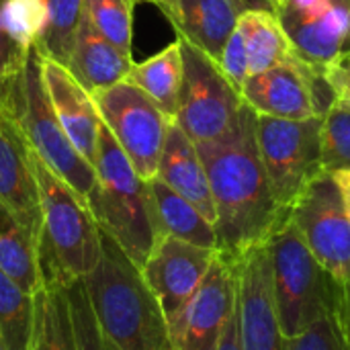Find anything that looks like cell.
Segmentation results:
<instances>
[{
	"label": "cell",
	"mask_w": 350,
	"mask_h": 350,
	"mask_svg": "<svg viewBox=\"0 0 350 350\" xmlns=\"http://www.w3.org/2000/svg\"><path fill=\"white\" fill-rule=\"evenodd\" d=\"M242 98L258 115L304 121L322 117L332 103V92L322 78V68L297 53L271 70L248 76Z\"/></svg>",
	"instance_id": "8fae6325"
},
{
	"label": "cell",
	"mask_w": 350,
	"mask_h": 350,
	"mask_svg": "<svg viewBox=\"0 0 350 350\" xmlns=\"http://www.w3.org/2000/svg\"><path fill=\"white\" fill-rule=\"evenodd\" d=\"M33 156L12 96L0 82V203L41 238L43 224Z\"/></svg>",
	"instance_id": "5bb4252c"
},
{
	"label": "cell",
	"mask_w": 350,
	"mask_h": 350,
	"mask_svg": "<svg viewBox=\"0 0 350 350\" xmlns=\"http://www.w3.org/2000/svg\"><path fill=\"white\" fill-rule=\"evenodd\" d=\"M183 49V86L178 94L176 125L195 142L221 137L236 121L244 98L221 68L189 41L176 37Z\"/></svg>",
	"instance_id": "ba28073f"
},
{
	"label": "cell",
	"mask_w": 350,
	"mask_h": 350,
	"mask_svg": "<svg viewBox=\"0 0 350 350\" xmlns=\"http://www.w3.org/2000/svg\"><path fill=\"white\" fill-rule=\"evenodd\" d=\"M0 82L12 96L23 131L37 158L86 201L96 185V170L78 154L62 129L43 88L41 55L35 47L29 51L23 70Z\"/></svg>",
	"instance_id": "8992f818"
},
{
	"label": "cell",
	"mask_w": 350,
	"mask_h": 350,
	"mask_svg": "<svg viewBox=\"0 0 350 350\" xmlns=\"http://www.w3.org/2000/svg\"><path fill=\"white\" fill-rule=\"evenodd\" d=\"M33 295L0 271V338L6 350H31Z\"/></svg>",
	"instance_id": "4316f807"
},
{
	"label": "cell",
	"mask_w": 350,
	"mask_h": 350,
	"mask_svg": "<svg viewBox=\"0 0 350 350\" xmlns=\"http://www.w3.org/2000/svg\"><path fill=\"white\" fill-rule=\"evenodd\" d=\"M285 350H349L338 318V308L320 318L301 334L285 338Z\"/></svg>",
	"instance_id": "1f68e13d"
},
{
	"label": "cell",
	"mask_w": 350,
	"mask_h": 350,
	"mask_svg": "<svg viewBox=\"0 0 350 350\" xmlns=\"http://www.w3.org/2000/svg\"><path fill=\"white\" fill-rule=\"evenodd\" d=\"M133 68V57L125 55L111 41H107L86 16H82L70 62L66 70L86 92H96L123 82Z\"/></svg>",
	"instance_id": "ffe728a7"
},
{
	"label": "cell",
	"mask_w": 350,
	"mask_h": 350,
	"mask_svg": "<svg viewBox=\"0 0 350 350\" xmlns=\"http://www.w3.org/2000/svg\"><path fill=\"white\" fill-rule=\"evenodd\" d=\"M277 14L295 51L318 68H324L350 45V10L347 6L332 2L330 10L320 16L285 6Z\"/></svg>",
	"instance_id": "ac0fdd59"
},
{
	"label": "cell",
	"mask_w": 350,
	"mask_h": 350,
	"mask_svg": "<svg viewBox=\"0 0 350 350\" xmlns=\"http://www.w3.org/2000/svg\"><path fill=\"white\" fill-rule=\"evenodd\" d=\"M236 27L244 39L250 76L271 70L297 55L275 10L240 12Z\"/></svg>",
	"instance_id": "7402d4cb"
},
{
	"label": "cell",
	"mask_w": 350,
	"mask_h": 350,
	"mask_svg": "<svg viewBox=\"0 0 350 350\" xmlns=\"http://www.w3.org/2000/svg\"><path fill=\"white\" fill-rule=\"evenodd\" d=\"M33 170L43 224L39 240L41 283L49 279L64 283L84 279L100 254V228L88 203L57 178L37 154L33 156Z\"/></svg>",
	"instance_id": "277c9868"
},
{
	"label": "cell",
	"mask_w": 350,
	"mask_h": 350,
	"mask_svg": "<svg viewBox=\"0 0 350 350\" xmlns=\"http://www.w3.org/2000/svg\"><path fill=\"white\" fill-rule=\"evenodd\" d=\"M271 2H273V0H271Z\"/></svg>",
	"instance_id": "f6af8a7d"
},
{
	"label": "cell",
	"mask_w": 350,
	"mask_h": 350,
	"mask_svg": "<svg viewBox=\"0 0 350 350\" xmlns=\"http://www.w3.org/2000/svg\"><path fill=\"white\" fill-rule=\"evenodd\" d=\"M217 252L219 250L201 248L172 236H162L142 267L144 277L166 318L168 332L197 293Z\"/></svg>",
	"instance_id": "9a60e30c"
},
{
	"label": "cell",
	"mask_w": 350,
	"mask_h": 350,
	"mask_svg": "<svg viewBox=\"0 0 350 350\" xmlns=\"http://www.w3.org/2000/svg\"><path fill=\"white\" fill-rule=\"evenodd\" d=\"M285 6H291V8H295L304 14H310V16H320V14L330 10L332 0H289Z\"/></svg>",
	"instance_id": "8d00e7d4"
},
{
	"label": "cell",
	"mask_w": 350,
	"mask_h": 350,
	"mask_svg": "<svg viewBox=\"0 0 350 350\" xmlns=\"http://www.w3.org/2000/svg\"><path fill=\"white\" fill-rule=\"evenodd\" d=\"M90 96L135 172L144 180L156 178L164 142L174 119L127 80L96 90Z\"/></svg>",
	"instance_id": "52a82bcc"
},
{
	"label": "cell",
	"mask_w": 350,
	"mask_h": 350,
	"mask_svg": "<svg viewBox=\"0 0 350 350\" xmlns=\"http://www.w3.org/2000/svg\"><path fill=\"white\" fill-rule=\"evenodd\" d=\"M150 195L154 203V213L162 236H172L176 240L217 250L215 226L185 197L174 193L160 178L148 180Z\"/></svg>",
	"instance_id": "44dd1931"
},
{
	"label": "cell",
	"mask_w": 350,
	"mask_h": 350,
	"mask_svg": "<svg viewBox=\"0 0 350 350\" xmlns=\"http://www.w3.org/2000/svg\"><path fill=\"white\" fill-rule=\"evenodd\" d=\"M27 55L29 51L23 49L2 27V21H0V80H6V78H12L16 76L25 62H27Z\"/></svg>",
	"instance_id": "e575fe53"
},
{
	"label": "cell",
	"mask_w": 350,
	"mask_h": 350,
	"mask_svg": "<svg viewBox=\"0 0 350 350\" xmlns=\"http://www.w3.org/2000/svg\"><path fill=\"white\" fill-rule=\"evenodd\" d=\"M334 178L340 187V193H342V199H345V207H347V215L350 219V168L349 170H338L334 172Z\"/></svg>",
	"instance_id": "ab89813d"
},
{
	"label": "cell",
	"mask_w": 350,
	"mask_h": 350,
	"mask_svg": "<svg viewBox=\"0 0 350 350\" xmlns=\"http://www.w3.org/2000/svg\"><path fill=\"white\" fill-rule=\"evenodd\" d=\"M183 49L180 41L174 39L156 55L144 59L142 64H133L125 80L144 90L170 119H174L183 86Z\"/></svg>",
	"instance_id": "d4e9b609"
},
{
	"label": "cell",
	"mask_w": 350,
	"mask_h": 350,
	"mask_svg": "<svg viewBox=\"0 0 350 350\" xmlns=\"http://www.w3.org/2000/svg\"><path fill=\"white\" fill-rule=\"evenodd\" d=\"M234 306V258L217 252L197 293L170 330L172 350H217Z\"/></svg>",
	"instance_id": "4fadbf2b"
},
{
	"label": "cell",
	"mask_w": 350,
	"mask_h": 350,
	"mask_svg": "<svg viewBox=\"0 0 350 350\" xmlns=\"http://www.w3.org/2000/svg\"><path fill=\"white\" fill-rule=\"evenodd\" d=\"M217 66L228 76V80L242 92V86H244L246 78L250 76V72H248V55H246L244 39H242L238 27L232 33V37L228 39V43L224 47V53H221Z\"/></svg>",
	"instance_id": "d6a6232c"
},
{
	"label": "cell",
	"mask_w": 350,
	"mask_h": 350,
	"mask_svg": "<svg viewBox=\"0 0 350 350\" xmlns=\"http://www.w3.org/2000/svg\"><path fill=\"white\" fill-rule=\"evenodd\" d=\"M232 4L238 8V12H246V10H275L271 0H232Z\"/></svg>",
	"instance_id": "f35d334b"
},
{
	"label": "cell",
	"mask_w": 350,
	"mask_h": 350,
	"mask_svg": "<svg viewBox=\"0 0 350 350\" xmlns=\"http://www.w3.org/2000/svg\"><path fill=\"white\" fill-rule=\"evenodd\" d=\"M0 350H6V347H4V342H2V338H0Z\"/></svg>",
	"instance_id": "ee69618b"
},
{
	"label": "cell",
	"mask_w": 350,
	"mask_h": 350,
	"mask_svg": "<svg viewBox=\"0 0 350 350\" xmlns=\"http://www.w3.org/2000/svg\"><path fill=\"white\" fill-rule=\"evenodd\" d=\"M84 16L82 0H45V25L35 41V51L59 66H68Z\"/></svg>",
	"instance_id": "484cf974"
},
{
	"label": "cell",
	"mask_w": 350,
	"mask_h": 350,
	"mask_svg": "<svg viewBox=\"0 0 350 350\" xmlns=\"http://www.w3.org/2000/svg\"><path fill=\"white\" fill-rule=\"evenodd\" d=\"M160 12L174 27L176 37L201 49L215 64L240 16L232 0H174Z\"/></svg>",
	"instance_id": "e0dca14e"
},
{
	"label": "cell",
	"mask_w": 350,
	"mask_h": 350,
	"mask_svg": "<svg viewBox=\"0 0 350 350\" xmlns=\"http://www.w3.org/2000/svg\"><path fill=\"white\" fill-rule=\"evenodd\" d=\"M320 119H277L256 113V137L260 156L271 180L273 195L281 209L289 211L304 189L320 174Z\"/></svg>",
	"instance_id": "9c48e42d"
},
{
	"label": "cell",
	"mask_w": 350,
	"mask_h": 350,
	"mask_svg": "<svg viewBox=\"0 0 350 350\" xmlns=\"http://www.w3.org/2000/svg\"><path fill=\"white\" fill-rule=\"evenodd\" d=\"M41 80L51 109L68 139L78 150V154L90 166H94L100 115L90 92H86L64 66L45 57H41Z\"/></svg>",
	"instance_id": "2e32d148"
},
{
	"label": "cell",
	"mask_w": 350,
	"mask_h": 350,
	"mask_svg": "<svg viewBox=\"0 0 350 350\" xmlns=\"http://www.w3.org/2000/svg\"><path fill=\"white\" fill-rule=\"evenodd\" d=\"M137 0H82L88 23L117 49L133 57V8Z\"/></svg>",
	"instance_id": "83f0119b"
},
{
	"label": "cell",
	"mask_w": 350,
	"mask_h": 350,
	"mask_svg": "<svg viewBox=\"0 0 350 350\" xmlns=\"http://www.w3.org/2000/svg\"><path fill=\"white\" fill-rule=\"evenodd\" d=\"M236 269V312L242 350H285L279 326L271 262L267 244L260 242L234 258Z\"/></svg>",
	"instance_id": "7c38bea8"
},
{
	"label": "cell",
	"mask_w": 350,
	"mask_h": 350,
	"mask_svg": "<svg viewBox=\"0 0 350 350\" xmlns=\"http://www.w3.org/2000/svg\"><path fill=\"white\" fill-rule=\"evenodd\" d=\"M338 318L342 324V332L350 350V285H340V299H338Z\"/></svg>",
	"instance_id": "74e56055"
},
{
	"label": "cell",
	"mask_w": 350,
	"mask_h": 350,
	"mask_svg": "<svg viewBox=\"0 0 350 350\" xmlns=\"http://www.w3.org/2000/svg\"><path fill=\"white\" fill-rule=\"evenodd\" d=\"M156 178L185 197L189 203H193L215 226L217 215L203 160L195 142L176 125V121L168 129Z\"/></svg>",
	"instance_id": "d6986e66"
},
{
	"label": "cell",
	"mask_w": 350,
	"mask_h": 350,
	"mask_svg": "<svg viewBox=\"0 0 350 350\" xmlns=\"http://www.w3.org/2000/svg\"><path fill=\"white\" fill-rule=\"evenodd\" d=\"M0 21L4 31L31 51L45 25V0H2Z\"/></svg>",
	"instance_id": "f546056e"
},
{
	"label": "cell",
	"mask_w": 350,
	"mask_h": 350,
	"mask_svg": "<svg viewBox=\"0 0 350 350\" xmlns=\"http://www.w3.org/2000/svg\"><path fill=\"white\" fill-rule=\"evenodd\" d=\"M322 78L332 92V100L350 105V45L322 68Z\"/></svg>",
	"instance_id": "836d02e7"
},
{
	"label": "cell",
	"mask_w": 350,
	"mask_h": 350,
	"mask_svg": "<svg viewBox=\"0 0 350 350\" xmlns=\"http://www.w3.org/2000/svg\"><path fill=\"white\" fill-rule=\"evenodd\" d=\"M39 240L0 203V271L31 295L41 289Z\"/></svg>",
	"instance_id": "cb8c5ba5"
},
{
	"label": "cell",
	"mask_w": 350,
	"mask_h": 350,
	"mask_svg": "<svg viewBox=\"0 0 350 350\" xmlns=\"http://www.w3.org/2000/svg\"><path fill=\"white\" fill-rule=\"evenodd\" d=\"M195 146L215 205L217 250L236 258L265 242L287 213L273 195L260 156L256 111L244 103L234 125L221 137Z\"/></svg>",
	"instance_id": "6da1fadb"
},
{
	"label": "cell",
	"mask_w": 350,
	"mask_h": 350,
	"mask_svg": "<svg viewBox=\"0 0 350 350\" xmlns=\"http://www.w3.org/2000/svg\"><path fill=\"white\" fill-rule=\"evenodd\" d=\"M96 148V185L86 203L98 228L107 232L137 267H144L162 238L150 185L135 172L103 119Z\"/></svg>",
	"instance_id": "3957f363"
},
{
	"label": "cell",
	"mask_w": 350,
	"mask_h": 350,
	"mask_svg": "<svg viewBox=\"0 0 350 350\" xmlns=\"http://www.w3.org/2000/svg\"><path fill=\"white\" fill-rule=\"evenodd\" d=\"M0 2H2V0H0Z\"/></svg>",
	"instance_id": "bcb514c9"
},
{
	"label": "cell",
	"mask_w": 350,
	"mask_h": 350,
	"mask_svg": "<svg viewBox=\"0 0 350 350\" xmlns=\"http://www.w3.org/2000/svg\"><path fill=\"white\" fill-rule=\"evenodd\" d=\"M334 4H340V6H347L350 10V0H332Z\"/></svg>",
	"instance_id": "7bdbcfd3"
},
{
	"label": "cell",
	"mask_w": 350,
	"mask_h": 350,
	"mask_svg": "<svg viewBox=\"0 0 350 350\" xmlns=\"http://www.w3.org/2000/svg\"><path fill=\"white\" fill-rule=\"evenodd\" d=\"M66 291H68V299H70L72 324H74L78 350H119L103 334V330L92 314L84 281L76 279V281L68 283Z\"/></svg>",
	"instance_id": "4dcf8cb0"
},
{
	"label": "cell",
	"mask_w": 350,
	"mask_h": 350,
	"mask_svg": "<svg viewBox=\"0 0 350 350\" xmlns=\"http://www.w3.org/2000/svg\"><path fill=\"white\" fill-rule=\"evenodd\" d=\"M287 2H289V0H273V6H275V10L279 12V10H281V8H283Z\"/></svg>",
	"instance_id": "b9f144b4"
},
{
	"label": "cell",
	"mask_w": 350,
	"mask_h": 350,
	"mask_svg": "<svg viewBox=\"0 0 350 350\" xmlns=\"http://www.w3.org/2000/svg\"><path fill=\"white\" fill-rule=\"evenodd\" d=\"M137 2H150V4H154V6H158L160 10H164V8L170 6L174 0H137Z\"/></svg>",
	"instance_id": "60d3db41"
},
{
	"label": "cell",
	"mask_w": 350,
	"mask_h": 350,
	"mask_svg": "<svg viewBox=\"0 0 350 350\" xmlns=\"http://www.w3.org/2000/svg\"><path fill=\"white\" fill-rule=\"evenodd\" d=\"M289 217L322 269L350 285V219L334 174L320 172L291 205Z\"/></svg>",
	"instance_id": "30bf717a"
},
{
	"label": "cell",
	"mask_w": 350,
	"mask_h": 350,
	"mask_svg": "<svg viewBox=\"0 0 350 350\" xmlns=\"http://www.w3.org/2000/svg\"><path fill=\"white\" fill-rule=\"evenodd\" d=\"M265 244L279 326L285 338H293L338 308L340 283L314 258L289 211L275 224Z\"/></svg>",
	"instance_id": "5b68a950"
},
{
	"label": "cell",
	"mask_w": 350,
	"mask_h": 350,
	"mask_svg": "<svg viewBox=\"0 0 350 350\" xmlns=\"http://www.w3.org/2000/svg\"><path fill=\"white\" fill-rule=\"evenodd\" d=\"M320 150L324 172L350 168V105L332 100L320 119Z\"/></svg>",
	"instance_id": "f1b7e54d"
},
{
	"label": "cell",
	"mask_w": 350,
	"mask_h": 350,
	"mask_svg": "<svg viewBox=\"0 0 350 350\" xmlns=\"http://www.w3.org/2000/svg\"><path fill=\"white\" fill-rule=\"evenodd\" d=\"M217 350H242L240 347V330H238V312H236V306H234V312L224 328V334H221V340L217 345Z\"/></svg>",
	"instance_id": "d590c367"
},
{
	"label": "cell",
	"mask_w": 350,
	"mask_h": 350,
	"mask_svg": "<svg viewBox=\"0 0 350 350\" xmlns=\"http://www.w3.org/2000/svg\"><path fill=\"white\" fill-rule=\"evenodd\" d=\"M64 281H43L35 291L31 350H78Z\"/></svg>",
	"instance_id": "603a6c76"
},
{
	"label": "cell",
	"mask_w": 350,
	"mask_h": 350,
	"mask_svg": "<svg viewBox=\"0 0 350 350\" xmlns=\"http://www.w3.org/2000/svg\"><path fill=\"white\" fill-rule=\"evenodd\" d=\"M103 334L119 350H172L166 318L142 267L100 230V254L82 279Z\"/></svg>",
	"instance_id": "7a4b0ae2"
}]
</instances>
